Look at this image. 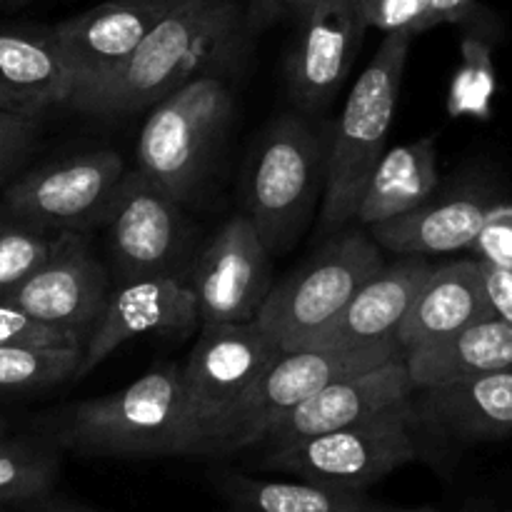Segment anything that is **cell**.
<instances>
[{"mask_svg":"<svg viewBox=\"0 0 512 512\" xmlns=\"http://www.w3.org/2000/svg\"><path fill=\"white\" fill-rule=\"evenodd\" d=\"M183 368L163 365L118 393L40 420L43 440L83 458H185Z\"/></svg>","mask_w":512,"mask_h":512,"instance_id":"2","label":"cell"},{"mask_svg":"<svg viewBox=\"0 0 512 512\" xmlns=\"http://www.w3.org/2000/svg\"><path fill=\"white\" fill-rule=\"evenodd\" d=\"M85 335L40 323L13 305L0 303V345H70L85 348Z\"/></svg>","mask_w":512,"mask_h":512,"instance_id":"29","label":"cell"},{"mask_svg":"<svg viewBox=\"0 0 512 512\" xmlns=\"http://www.w3.org/2000/svg\"><path fill=\"white\" fill-rule=\"evenodd\" d=\"M413 410L420 433L445 443L512 438V368L415 390Z\"/></svg>","mask_w":512,"mask_h":512,"instance_id":"18","label":"cell"},{"mask_svg":"<svg viewBox=\"0 0 512 512\" xmlns=\"http://www.w3.org/2000/svg\"><path fill=\"white\" fill-rule=\"evenodd\" d=\"M415 390L512 368V325L490 315L450 338L405 355Z\"/></svg>","mask_w":512,"mask_h":512,"instance_id":"22","label":"cell"},{"mask_svg":"<svg viewBox=\"0 0 512 512\" xmlns=\"http://www.w3.org/2000/svg\"><path fill=\"white\" fill-rule=\"evenodd\" d=\"M460 512H495V510H493V505L485 503V500H470V503L465 505Z\"/></svg>","mask_w":512,"mask_h":512,"instance_id":"39","label":"cell"},{"mask_svg":"<svg viewBox=\"0 0 512 512\" xmlns=\"http://www.w3.org/2000/svg\"><path fill=\"white\" fill-rule=\"evenodd\" d=\"M60 233L23 223L3 215L0 218V298L35 273L53 255Z\"/></svg>","mask_w":512,"mask_h":512,"instance_id":"28","label":"cell"},{"mask_svg":"<svg viewBox=\"0 0 512 512\" xmlns=\"http://www.w3.org/2000/svg\"><path fill=\"white\" fill-rule=\"evenodd\" d=\"M83 348L0 345V390H40L78 378Z\"/></svg>","mask_w":512,"mask_h":512,"instance_id":"27","label":"cell"},{"mask_svg":"<svg viewBox=\"0 0 512 512\" xmlns=\"http://www.w3.org/2000/svg\"><path fill=\"white\" fill-rule=\"evenodd\" d=\"M243 35H250L248 0H183L155 23L115 73L68 105L98 118L155 108L195 75L223 65Z\"/></svg>","mask_w":512,"mask_h":512,"instance_id":"1","label":"cell"},{"mask_svg":"<svg viewBox=\"0 0 512 512\" xmlns=\"http://www.w3.org/2000/svg\"><path fill=\"white\" fill-rule=\"evenodd\" d=\"M108 243L115 273L125 280L170 275L175 255L183 245V213L163 185L135 170L125 173L108 220Z\"/></svg>","mask_w":512,"mask_h":512,"instance_id":"13","label":"cell"},{"mask_svg":"<svg viewBox=\"0 0 512 512\" xmlns=\"http://www.w3.org/2000/svg\"><path fill=\"white\" fill-rule=\"evenodd\" d=\"M383 265V248L368 230H338L298 273L270 290L255 320L285 353L310 348Z\"/></svg>","mask_w":512,"mask_h":512,"instance_id":"6","label":"cell"},{"mask_svg":"<svg viewBox=\"0 0 512 512\" xmlns=\"http://www.w3.org/2000/svg\"><path fill=\"white\" fill-rule=\"evenodd\" d=\"M233 93L215 68L160 100L138 138V165L175 200H188L208 173L215 145L233 118Z\"/></svg>","mask_w":512,"mask_h":512,"instance_id":"7","label":"cell"},{"mask_svg":"<svg viewBox=\"0 0 512 512\" xmlns=\"http://www.w3.org/2000/svg\"><path fill=\"white\" fill-rule=\"evenodd\" d=\"M328 158L330 135L298 113L280 115L260 133L245 188V215L273 255L293 243L325 195Z\"/></svg>","mask_w":512,"mask_h":512,"instance_id":"4","label":"cell"},{"mask_svg":"<svg viewBox=\"0 0 512 512\" xmlns=\"http://www.w3.org/2000/svg\"><path fill=\"white\" fill-rule=\"evenodd\" d=\"M108 298V270L90 250L85 233H60L53 255L30 278L8 290L0 303L88 338Z\"/></svg>","mask_w":512,"mask_h":512,"instance_id":"12","label":"cell"},{"mask_svg":"<svg viewBox=\"0 0 512 512\" xmlns=\"http://www.w3.org/2000/svg\"><path fill=\"white\" fill-rule=\"evenodd\" d=\"M168 10L158 5L108 0L50 28L73 78L70 98L115 73Z\"/></svg>","mask_w":512,"mask_h":512,"instance_id":"17","label":"cell"},{"mask_svg":"<svg viewBox=\"0 0 512 512\" xmlns=\"http://www.w3.org/2000/svg\"><path fill=\"white\" fill-rule=\"evenodd\" d=\"M490 315L495 313L490 308L480 260H453L435 268L425 280L423 290L400 325L398 343L408 355L425 345L450 338Z\"/></svg>","mask_w":512,"mask_h":512,"instance_id":"20","label":"cell"},{"mask_svg":"<svg viewBox=\"0 0 512 512\" xmlns=\"http://www.w3.org/2000/svg\"><path fill=\"white\" fill-rule=\"evenodd\" d=\"M413 395L415 383L410 378L405 358L390 360L373 370L345 375V378L325 385L320 393H315L303 405L290 410L283 420H278L260 445L265 450H273L305 438H315V435L350 428V425L410 403Z\"/></svg>","mask_w":512,"mask_h":512,"instance_id":"15","label":"cell"},{"mask_svg":"<svg viewBox=\"0 0 512 512\" xmlns=\"http://www.w3.org/2000/svg\"><path fill=\"white\" fill-rule=\"evenodd\" d=\"M398 358H405L398 340L348 350L303 348L290 353L283 350L255 380L250 393L228 420L223 433V458L263 443L278 420L320 393L325 385Z\"/></svg>","mask_w":512,"mask_h":512,"instance_id":"9","label":"cell"},{"mask_svg":"<svg viewBox=\"0 0 512 512\" xmlns=\"http://www.w3.org/2000/svg\"><path fill=\"white\" fill-rule=\"evenodd\" d=\"M128 3H143V5H158V8H175L183 0H128Z\"/></svg>","mask_w":512,"mask_h":512,"instance_id":"40","label":"cell"},{"mask_svg":"<svg viewBox=\"0 0 512 512\" xmlns=\"http://www.w3.org/2000/svg\"><path fill=\"white\" fill-rule=\"evenodd\" d=\"M368 20L360 0H320L295 23L288 55V90L305 113L325 108L353 70Z\"/></svg>","mask_w":512,"mask_h":512,"instance_id":"14","label":"cell"},{"mask_svg":"<svg viewBox=\"0 0 512 512\" xmlns=\"http://www.w3.org/2000/svg\"><path fill=\"white\" fill-rule=\"evenodd\" d=\"M480 268H483L490 308L498 318L508 320L512 325V268H498L485 260H480Z\"/></svg>","mask_w":512,"mask_h":512,"instance_id":"34","label":"cell"},{"mask_svg":"<svg viewBox=\"0 0 512 512\" xmlns=\"http://www.w3.org/2000/svg\"><path fill=\"white\" fill-rule=\"evenodd\" d=\"M270 255L245 213L233 215L210 238L188 283L198 300L200 328L258 318L273 290Z\"/></svg>","mask_w":512,"mask_h":512,"instance_id":"11","label":"cell"},{"mask_svg":"<svg viewBox=\"0 0 512 512\" xmlns=\"http://www.w3.org/2000/svg\"><path fill=\"white\" fill-rule=\"evenodd\" d=\"M40 115L0 113V185L20 168L38 138Z\"/></svg>","mask_w":512,"mask_h":512,"instance_id":"31","label":"cell"},{"mask_svg":"<svg viewBox=\"0 0 512 512\" xmlns=\"http://www.w3.org/2000/svg\"><path fill=\"white\" fill-rule=\"evenodd\" d=\"M493 205L478 193H453L420 208L370 225L375 243L395 255H445L473 248Z\"/></svg>","mask_w":512,"mask_h":512,"instance_id":"21","label":"cell"},{"mask_svg":"<svg viewBox=\"0 0 512 512\" xmlns=\"http://www.w3.org/2000/svg\"><path fill=\"white\" fill-rule=\"evenodd\" d=\"M0 113H13V115H40L38 110L30 108L28 103L18 98L15 93H10L3 83H0Z\"/></svg>","mask_w":512,"mask_h":512,"instance_id":"37","label":"cell"},{"mask_svg":"<svg viewBox=\"0 0 512 512\" xmlns=\"http://www.w3.org/2000/svg\"><path fill=\"white\" fill-rule=\"evenodd\" d=\"M368 28H378L383 33H425L430 0H360Z\"/></svg>","mask_w":512,"mask_h":512,"instance_id":"30","label":"cell"},{"mask_svg":"<svg viewBox=\"0 0 512 512\" xmlns=\"http://www.w3.org/2000/svg\"><path fill=\"white\" fill-rule=\"evenodd\" d=\"M225 512H368L375 500L308 480H260L235 470L213 478Z\"/></svg>","mask_w":512,"mask_h":512,"instance_id":"25","label":"cell"},{"mask_svg":"<svg viewBox=\"0 0 512 512\" xmlns=\"http://www.w3.org/2000/svg\"><path fill=\"white\" fill-rule=\"evenodd\" d=\"M433 265L418 255H403L395 263L383 265L363 288L355 293L310 343V348L348 350L363 345L398 340V330L405 315L413 308L415 298L423 290L425 280L433 273Z\"/></svg>","mask_w":512,"mask_h":512,"instance_id":"19","label":"cell"},{"mask_svg":"<svg viewBox=\"0 0 512 512\" xmlns=\"http://www.w3.org/2000/svg\"><path fill=\"white\" fill-rule=\"evenodd\" d=\"M25 512H98L88 505L73 503V500H60L43 495V498H35L30 503H25Z\"/></svg>","mask_w":512,"mask_h":512,"instance_id":"36","label":"cell"},{"mask_svg":"<svg viewBox=\"0 0 512 512\" xmlns=\"http://www.w3.org/2000/svg\"><path fill=\"white\" fill-rule=\"evenodd\" d=\"M475 0H430L428 18H425V30L443 23H458L473 10Z\"/></svg>","mask_w":512,"mask_h":512,"instance_id":"35","label":"cell"},{"mask_svg":"<svg viewBox=\"0 0 512 512\" xmlns=\"http://www.w3.org/2000/svg\"><path fill=\"white\" fill-rule=\"evenodd\" d=\"M125 173L113 150L70 155L15 180L0 210L48 233H88L108 220Z\"/></svg>","mask_w":512,"mask_h":512,"instance_id":"10","label":"cell"},{"mask_svg":"<svg viewBox=\"0 0 512 512\" xmlns=\"http://www.w3.org/2000/svg\"><path fill=\"white\" fill-rule=\"evenodd\" d=\"M473 250L478 253V260L498 268H512V208L498 205L490 210Z\"/></svg>","mask_w":512,"mask_h":512,"instance_id":"32","label":"cell"},{"mask_svg":"<svg viewBox=\"0 0 512 512\" xmlns=\"http://www.w3.org/2000/svg\"><path fill=\"white\" fill-rule=\"evenodd\" d=\"M435 188H438V150L433 135L385 150L380 163L370 173L355 220L363 228H370L400 218L428 203Z\"/></svg>","mask_w":512,"mask_h":512,"instance_id":"23","label":"cell"},{"mask_svg":"<svg viewBox=\"0 0 512 512\" xmlns=\"http://www.w3.org/2000/svg\"><path fill=\"white\" fill-rule=\"evenodd\" d=\"M320 0H248L250 35L278 23H298Z\"/></svg>","mask_w":512,"mask_h":512,"instance_id":"33","label":"cell"},{"mask_svg":"<svg viewBox=\"0 0 512 512\" xmlns=\"http://www.w3.org/2000/svg\"><path fill=\"white\" fill-rule=\"evenodd\" d=\"M200 330L198 300L193 288L175 275L125 280L110 290L103 315L90 330L78 378L98 368L123 343L145 333H188Z\"/></svg>","mask_w":512,"mask_h":512,"instance_id":"16","label":"cell"},{"mask_svg":"<svg viewBox=\"0 0 512 512\" xmlns=\"http://www.w3.org/2000/svg\"><path fill=\"white\" fill-rule=\"evenodd\" d=\"M413 400L350 428L265 450L263 468L308 483L365 493L403 465L423 458Z\"/></svg>","mask_w":512,"mask_h":512,"instance_id":"8","label":"cell"},{"mask_svg":"<svg viewBox=\"0 0 512 512\" xmlns=\"http://www.w3.org/2000/svg\"><path fill=\"white\" fill-rule=\"evenodd\" d=\"M3 438H5V423L0 420V440H3Z\"/></svg>","mask_w":512,"mask_h":512,"instance_id":"41","label":"cell"},{"mask_svg":"<svg viewBox=\"0 0 512 512\" xmlns=\"http://www.w3.org/2000/svg\"><path fill=\"white\" fill-rule=\"evenodd\" d=\"M0 83L38 113L65 105L73 93V78L50 30L0 28Z\"/></svg>","mask_w":512,"mask_h":512,"instance_id":"24","label":"cell"},{"mask_svg":"<svg viewBox=\"0 0 512 512\" xmlns=\"http://www.w3.org/2000/svg\"><path fill=\"white\" fill-rule=\"evenodd\" d=\"M415 35L408 30L385 33L378 53L360 73L330 135L328 183H325L320 228L338 233L355 220L370 173L385 155L395 105L400 98L405 63Z\"/></svg>","mask_w":512,"mask_h":512,"instance_id":"3","label":"cell"},{"mask_svg":"<svg viewBox=\"0 0 512 512\" xmlns=\"http://www.w3.org/2000/svg\"><path fill=\"white\" fill-rule=\"evenodd\" d=\"M368 512H440V510L433 508V505H420V508H395V505L373 503V508Z\"/></svg>","mask_w":512,"mask_h":512,"instance_id":"38","label":"cell"},{"mask_svg":"<svg viewBox=\"0 0 512 512\" xmlns=\"http://www.w3.org/2000/svg\"><path fill=\"white\" fill-rule=\"evenodd\" d=\"M60 473V448L48 440H0V503L50 495Z\"/></svg>","mask_w":512,"mask_h":512,"instance_id":"26","label":"cell"},{"mask_svg":"<svg viewBox=\"0 0 512 512\" xmlns=\"http://www.w3.org/2000/svg\"><path fill=\"white\" fill-rule=\"evenodd\" d=\"M280 353L258 320L200 328L183 365L185 458H223L228 420Z\"/></svg>","mask_w":512,"mask_h":512,"instance_id":"5","label":"cell"}]
</instances>
